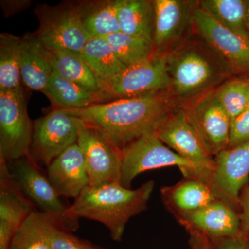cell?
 I'll use <instances>...</instances> for the list:
<instances>
[{"instance_id": "25", "label": "cell", "mask_w": 249, "mask_h": 249, "mask_svg": "<svg viewBox=\"0 0 249 249\" xmlns=\"http://www.w3.org/2000/svg\"><path fill=\"white\" fill-rule=\"evenodd\" d=\"M50 52L54 72L90 91L101 93L97 80L81 53L71 51Z\"/></svg>"}, {"instance_id": "31", "label": "cell", "mask_w": 249, "mask_h": 249, "mask_svg": "<svg viewBox=\"0 0 249 249\" xmlns=\"http://www.w3.org/2000/svg\"><path fill=\"white\" fill-rule=\"evenodd\" d=\"M47 234L50 249H105L72 235L49 217Z\"/></svg>"}, {"instance_id": "3", "label": "cell", "mask_w": 249, "mask_h": 249, "mask_svg": "<svg viewBox=\"0 0 249 249\" xmlns=\"http://www.w3.org/2000/svg\"><path fill=\"white\" fill-rule=\"evenodd\" d=\"M168 166H178L183 178H196L209 186L211 184L212 175L199 169L165 145L155 130L142 134L122 149L120 184L129 188L139 174Z\"/></svg>"}, {"instance_id": "12", "label": "cell", "mask_w": 249, "mask_h": 249, "mask_svg": "<svg viewBox=\"0 0 249 249\" xmlns=\"http://www.w3.org/2000/svg\"><path fill=\"white\" fill-rule=\"evenodd\" d=\"M167 67L171 87L181 97L208 89L216 78L211 62L196 49H186L167 57Z\"/></svg>"}, {"instance_id": "13", "label": "cell", "mask_w": 249, "mask_h": 249, "mask_svg": "<svg viewBox=\"0 0 249 249\" xmlns=\"http://www.w3.org/2000/svg\"><path fill=\"white\" fill-rule=\"evenodd\" d=\"M193 20L204 40L232 70L249 75V41L223 27L201 8L195 10Z\"/></svg>"}, {"instance_id": "24", "label": "cell", "mask_w": 249, "mask_h": 249, "mask_svg": "<svg viewBox=\"0 0 249 249\" xmlns=\"http://www.w3.org/2000/svg\"><path fill=\"white\" fill-rule=\"evenodd\" d=\"M153 42L160 48L175 38L181 31L186 18L184 3L178 0H155Z\"/></svg>"}, {"instance_id": "21", "label": "cell", "mask_w": 249, "mask_h": 249, "mask_svg": "<svg viewBox=\"0 0 249 249\" xmlns=\"http://www.w3.org/2000/svg\"><path fill=\"white\" fill-rule=\"evenodd\" d=\"M81 54L96 77L101 92L126 68L103 37L90 38Z\"/></svg>"}, {"instance_id": "38", "label": "cell", "mask_w": 249, "mask_h": 249, "mask_svg": "<svg viewBox=\"0 0 249 249\" xmlns=\"http://www.w3.org/2000/svg\"><path fill=\"white\" fill-rule=\"evenodd\" d=\"M246 242H247V247H248V249H249V232L247 233V235L245 236Z\"/></svg>"}, {"instance_id": "9", "label": "cell", "mask_w": 249, "mask_h": 249, "mask_svg": "<svg viewBox=\"0 0 249 249\" xmlns=\"http://www.w3.org/2000/svg\"><path fill=\"white\" fill-rule=\"evenodd\" d=\"M172 86L167 57H150L126 67L102 91L107 102L166 91Z\"/></svg>"}, {"instance_id": "30", "label": "cell", "mask_w": 249, "mask_h": 249, "mask_svg": "<svg viewBox=\"0 0 249 249\" xmlns=\"http://www.w3.org/2000/svg\"><path fill=\"white\" fill-rule=\"evenodd\" d=\"M214 94L231 120L249 108V78L226 82Z\"/></svg>"}, {"instance_id": "8", "label": "cell", "mask_w": 249, "mask_h": 249, "mask_svg": "<svg viewBox=\"0 0 249 249\" xmlns=\"http://www.w3.org/2000/svg\"><path fill=\"white\" fill-rule=\"evenodd\" d=\"M13 163L11 174L24 196L60 227L75 231L78 222L67 217V208L60 201L58 193L31 157H24Z\"/></svg>"}, {"instance_id": "2", "label": "cell", "mask_w": 249, "mask_h": 249, "mask_svg": "<svg viewBox=\"0 0 249 249\" xmlns=\"http://www.w3.org/2000/svg\"><path fill=\"white\" fill-rule=\"evenodd\" d=\"M154 188L152 180L135 190L119 183L88 186L67 208V217L74 222L86 218L101 223L107 228L113 240L121 242L129 219L147 209Z\"/></svg>"}, {"instance_id": "26", "label": "cell", "mask_w": 249, "mask_h": 249, "mask_svg": "<svg viewBox=\"0 0 249 249\" xmlns=\"http://www.w3.org/2000/svg\"><path fill=\"white\" fill-rule=\"evenodd\" d=\"M201 9L209 13L218 23L249 41L246 24L247 1L243 0H204Z\"/></svg>"}, {"instance_id": "32", "label": "cell", "mask_w": 249, "mask_h": 249, "mask_svg": "<svg viewBox=\"0 0 249 249\" xmlns=\"http://www.w3.org/2000/svg\"><path fill=\"white\" fill-rule=\"evenodd\" d=\"M249 142V108L231 120L228 148Z\"/></svg>"}, {"instance_id": "18", "label": "cell", "mask_w": 249, "mask_h": 249, "mask_svg": "<svg viewBox=\"0 0 249 249\" xmlns=\"http://www.w3.org/2000/svg\"><path fill=\"white\" fill-rule=\"evenodd\" d=\"M160 194L165 208L176 219L219 199L209 185L193 178H183L173 186L163 187Z\"/></svg>"}, {"instance_id": "1", "label": "cell", "mask_w": 249, "mask_h": 249, "mask_svg": "<svg viewBox=\"0 0 249 249\" xmlns=\"http://www.w3.org/2000/svg\"><path fill=\"white\" fill-rule=\"evenodd\" d=\"M173 105L169 95L161 91L64 110L101 131L123 149L142 134L155 130L171 113Z\"/></svg>"}, {"instance_id": "27", "label": "cell", "mask_w": 249, "mask_h": 249, "mask_svg": "<svg viewBox=\"0 0 249 249\" xmlns=\"http://www.w3.org/2000/svg\"><path fill=\"white\" fill-rule=\"evenodd\" d=\"M20 45L21 37L8 33L0 35V90L22 88Z\"/></svg>"}, {"instance_id": "15", "label": "cell", "mask_w": 249, "mask_h": 249, "mask_svg": "<svg viewBox=\"0 0 249 249\" xmlns=\"http://www.w3.org/2000/svg\"><path fill=\"white\" fill-rule=\"evenodd\" d=\"M205 147L213 157L229 147L231 119L214 92L199 99L187 111Z\"/></svg>"}, {"instance_id": "33", "label": "cell", "mask_w": 249, "mask_h": 249, "mask_svg": "<svg viewBox=\"0 0 249 249\" xmlns=\"http://www.w3.org/2000/svg\"><path fill=\"white\" fill-rule=\"evenodd\" d=\"M211 249H248V247L245 236L240 235L212 242Z\"/></svg>"}, {"instance_id": "4", "label": "cell", "mask_w": 249, "mask_h": 249, "mask_svg": "<svg viewBox=\"0 0 249 249\" xmlns=\"http://www.w3.org/2000/svg\"><path fill=\"white\" fill-rule=\"evenodd\" d=\"M35 13L40 26L36 34L49 52L81 53L91 37L85 30L78 4H38Z\"/></svg>"}, {"instance_id": "22", "label": "cell", "mask_w": 249, "mask_h": 249, "mask_svg": "<svg viewBox=\"0 0 249 249\" xmlns=\"http://www.w3.org/2000/svg\"><path fill=\"white\" fill-rule=\"evenodd\" d=\"M118 19L121 32L153 40L155 27L153 1L119 0Z\"/></svg>"}, {"instance_id": "34", "label": "cell", "mask_w": 249, "mask_h": 249, "mask_svg": "<svg viewBox=\"0 0 249 249\" xmlns=\"http://www.w3.org/2000/svg\"><path fill=\"white\" fill-rule=\"evenodd\" d=\"M240 218L242 222V235L249 232V184L246 187L240 196Z\"/></svg>"}, {"instance_id": "23", "label": "cell", "mask_w": 249, "mask_h": 249, "mask_svg": "<svg viewBox=\"0 0 249 249\" xmlns=\"http://www.w3.org/2000/svg\"><path fill=\"white\" fill-rule=\"evenodd\" d=\"M119 0L79 3L85 30L91 38L106 37L120 31L118 19Z\"/></svg>"}, {"instance_id": "17", "label": "cell", "mask_w": 249, "mask_h": 249, "mask_svg": "<svg viewBox=\"0 0 249 249\" xmlns=\"http://www.w3.org/2000/svg\"><path fill=\"white\" fill-rule=\"evenodd\" d=\"M47 178L59 196L76 199L89 186L84 157L78 144L71 145L47 166Z\"/></svg>"}, {"instance_id": "11", "label": "cell", "mask_w": 249, "mask_h": 249, "mask_svg": "<svg viewBox=\"0 0 249 249\" xmlns=\"http://www.w3.org/2000/svg\"><path fill=\"white\" fill-rule=\"evenodd\" d=\"M249 142L214 157L212 184L218 198L240 213L241 192L249 181Z\"/></svg>"}, {"instance_id": "19", "label": "cell", "mask_w": 249, "mask_h": 249, "mask_svg": "<svg viewBox=\"0 0 249 249\" xmlns=\"http://www.w3.org/2000/svg\"><path fill=\"white\" fill-rule=\"evenodd\" d=\"M20 48L22 81L29 89L43 93L53 72L51 52L36 33L21 37Z\"/></svg>"}, {"instance_id": "5", "label": "cell", "mask_w": 249, "mask_h": 249, "mask_svg": "<svg viewBox=\"0 0 249 249\" xmlns=\"http://www.w3.org/2000/svg\"><path fill=\"white\" fill-rule=\"evenodd\" d=\"M33 133L22 87L0 90V159L9 163L30 157Z\"/></svg>"}, {"instance_id": "20", "label": "cell", "mask_w": 249, "mask_h": 249, "mask_svg": "<svg viewBox=\"0 0 249 249\" xmlns=\"http://www.w3.org/2000/svg\"><path fill=\"white\" fill-rule=\"evenodd\" d=\"M43 93L52 103L53 109H81L107 102L102 93L90 91L54 71Z\"/></svg>"}, {"instance_id": "6", "label": "cell", "mask_w": 249, "mask_h": 249, "mask_svg": "<svg viewBox=\"0 0 249 249\" xmlns=\"http://www.w3.org/2000/svg\"><path fill=\"white\" fill-rule=\"evenodd\" d=\"M77 144L84 157L89 186L120 183L122 149L108 136L80 119Z\"/></svg>"}, {"instance_id": "35", "label": "cell", "mask_w": 249, "mask_h": 249, "mask_svg": "<svg viewBox=\"0 0 249 249\" xmlns=\"http://www.w3.org/2000/svg\"><path fill=\"white\" fill-rule=\"evenodd\" d=\"M1 8L4 14L9 15L16 14L21 10L26 9L29 4L30 1H1Z\"/></svg>"}, {"instance_id": "7", "label": "cell", "mask_w": 249, "mask_h": 249, "mask_svg": "<svg viewBox=\"0 0 249 249\" xmlns=\"http://www.w3.org/2000/svg\"><path fill=\"white\" fill-rule=\"evenodd\" d=\"M80 119L64 109H53L34 122L31 160L48 166L68 147L78 142Z\"/></svg>"}, {"instance_id": "10", "label": "cell", "mask_w": 249, "mask_h": 249, "mask_svg": "<svg viewBox=\"0 0 249 249\" xmlns=\"http://www.w3.org/2000/svg\"><path fill=\"white\" fill-rule=\"evenodd\" d=\"M165 145L205 173L212 175L214 157L205 147L187 111L170 113L155 129Z\"/></svg>"}, {"instance_id": "14", "label": "cell", "mask_w": 249, "mask_h": 249, "mask_svg": "<svg viewBox=\"0 0 249 249\" xmlns=\"http://www.w3.org/2000/svg\"><path fill=\"white\" fill-rule=\"evenodd\" d=\"M177 220L188 232H197L211 242L242 235L240 213L220 199Z\"/></svg>"}, {"instance_id": "16", "label": "cell", "mask_w": 249, "mask_h": 249, "mask_svg": "<svg viewBox=\"0 0 249 249\" xmlns=\"http://www.w3.org/2000/svg\"><path fill=\"white\" fill-rule=\"evenodd\" d=\"M33 210L32 202L15 181L9 163L0 159V249H9L15 233Z\"/></svg>"}, {"instance_id": "29", "label": "cell", "mask_w": 249, "mask_h": 249, "mask_svg": "<svg viewBox=\"0 0 249 249\" xmlns=\"http://www.w3.org/2000/svg\"><path fill=\"white\" fill-rule=\"evenodd\" d=\"M117 58L126 67L153 56V40L119 32L104 37Z\"/></svg>"}, {"instance_id": "28", "label": "cell", "mask_w": 249, "mask_h": 249, "mask_svg": "<svg viewBox=\"0 0 249 249\" xmlns=\"http://www.w3.org/2000/svg\"><path fill=\"white\" fill-rule=\"evenodd\" d=\"M49 219L47 214L33 210L15 233L9 249H50Z\"/></svg>"}, {"instance_id": "36", "label": "cell", "mask_w": 249, "mask_h": 249, "mask_svg": "<svg viewBox=\"0 0 249 249\" xmlns=\"http://www.w3.org/2000/svg\"><path fill=\"white\" fill-rule=\"evenodd\" d=\"M189 245L191 249H211V242L209 239L196 232H188Z\"/></svg>"}, {"instance_id": "37", "label": "cell", "mask_w": 249, "mask_h": 249, "mask_svg": "<svg viewBox=\"0 0 249 249\" xmlns=\"http://www.w3.org/2000/svg\"><path fill=\"white\" fill-rule=\"evenodd\" d=\"M246 24L249 36V1H247V11H246Z\"/></svg>"}]
</instances>
